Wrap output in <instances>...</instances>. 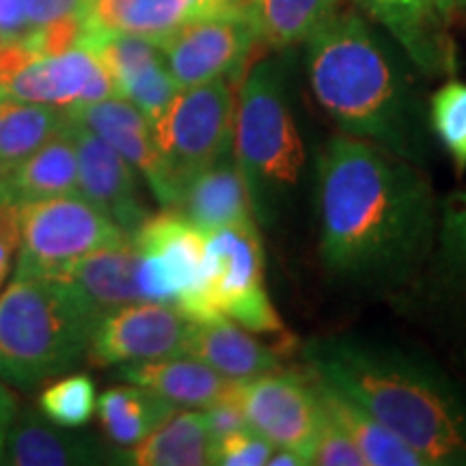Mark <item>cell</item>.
<instances>
[{
    "label": "cell",
    "mask_w": 466,
    "mask_h": 466,
    "mask_svg": "<svg viewBox=\"0 0 466 466\" xmlns=\"http://www.w3.org/2000/svg\"><path fill=\"white\" fill-rule=\"evenodd\" d=\"M195 17L190 0H91L86 25L162 44Z\"/></svg>",
    "instance_id": "cell-26"
},
{
    "label": "cell",
    "mask_w": 466,
    "mask_h": 466,
    "mask_svg": "<svg viewBox=\"0 0 466 466\" xmlns=\"http://www.w3.org/2000/svg\"><path fill=\"white\" fill-rule=\"evenodd\" d=\"M72 134L78 154V195L100 208L127 236H132L149 217L138 197L134 167L104 138L74 119Z\"/></svg>",
    "instance_id": "cell-16"
},
{
    "label": "cell",
    "mask_w": 466,
    "mask_h": 466,
    "mask_svg": "<svg viewBox=\"0 0 466 466\" xmlns=\"http://www.w3.org/2000/svg\"><path fill=\"white\" fill-rule=\"evenodd\" d=\"M67 115L96 132L115 151H119L147 179L151 192L162 203L165 199L162 162L154 137H151V124L141 110L126 97L113 96L102 102L89 104V106L67 110Z\"/></svg>",
    "instance_id": "cell-18"
},
{
    "label": "cell",
    "mask_w": 466,
    "mask_h": 466,
    "mask_svg": "<svg viewBox=\"0 0 466 466\" xmlns=\"http://www.w3.org/2000/svg\"><path fill=\"white\" fill-rule=\"evenodd\" d=\"M319 248L337 275L374 277L419 258L434 229V201L419 167L341 134L318 162Z\"/></svg>",
    "instance_id": "cell-1"
},
{
    "label": "cell",
    "mask_w": 466,
    "mask_h": 466,
    "mask_svg": "<svg viewBox=\"0 0 466 466\" xmlns=\"http://www.w3.org/2000/svg\"><path fill=\"white\" fill-rule=\"evenodd\" d=\"M15 415H17L15 395L11 393V389H7V384L0 380V462H5V445H7V436Z\"/></svg>",
    "instance_id": "cell-39"
},
{
    "label": "cell",
    "mask_w": 466,
    "mask_h": 466,
    "mask_svg": "<svg viewBox=\"0 0 466 466\" xmlns=\"http://www.w3.org/2000/svg\"><path fill=\"white\" fill-rule=\"evenodd\" d=\"M186 354L203 360L233 382L281 370V350L255 339L250 330L225 316L195 322Z\"/></svg>",
    "instance_id": "cell-20"
},
{
    "label": "cell",
    "mask_w": 466,
    "mask_h": 466,
    "mask_svg": "<svg viewBox=\"0 0 466 466\" xmlns=\"http://www.w3.org/2000/svg\"><path fill=\"white\" fill-rule=\"evenodd\" d=\"M458 14H466V0H456Z\"/></svg>",
    "instance_id": "cell-42"
},
{
    "label": "cell",
    "mask_w": 466,
    "mask_h": 466,
    "mask_svg": "<svg viewBox=\"0 0 466 466\" xmlns=\"http://www.w3.org/2000/svg\"><path fill=\"white\" fill-rule=\"evenodd\" d=\"M236 85L227 78L184 86L151 124L165 175V199L171 208L182 190L209 165L231 151Z\"/></svg>",
    "instance_id": "cell-6"
},
{
    "label": "cell",
    "mask_w": 466,
    "mask_h": 466,
    "mask_svg": "<svg viewBox=\"0 0 466 466\" xmlns=\"http://www.w3.org/2000/svg\"><path fill=\"white\" fill-rule=\"evenodd\" d=\"M91 0H33L31 3V35L39 28L69 20H86ZM28 35V37H31Z\"/></svg>",
    "instance_id": "cell-35"
},
{
    "label": "cell",
    "mask_w": 466,
    "mask_h": 466,
    "mask_svg": "<svg viewBox=\"0 0 466 466\" xmlns=\"http://www.w3.org/2000/svg\"><path fill=\"white\" fill-rule=\"evenodd\" d=\"M127 233L83 195L20 206L15 275L58 279L93 250L127 240Z\"/></svg>",
    "instance_id": "cell-8"
},
{
    "label": "cell",
    "mask_w": 466,
    "mask_h": 466,
    "mask_svg": "<svg viewBox=\"0 0 466 466\" xmlns=\"http://www.w3.org/2000/svg\"><path fill=\"white\" fill-rule=\"evenodd\" d=\"M430 126L458 173L466 171V83L450 80L430 100Z\"/></svg>",
    "instance_id": "cell-30"
},
{
    "label": "cell",
    "mask_w": 466,
    "mask_h": 466,
    "mask_svg": "<svg viewBox=\"0 0 466 466\" xmlns=\"http://www.w3.org/2000/svg\"><path fill=\"white\" fill-rule=\"evenodd\" d=\"M275 445L253 428H242L214 442V464L261 466L268 464Z\"/></svg>",
    "instance_id": "cell-34"
},
{
    "label": "cell",
    "mask_w": 466,
    "mask_h": 466,
    "mask_svg": "<svg viewBox=\"0 0 466 466\" xmlns=\"http://www.w3.org/2000/svg\"><path fill=\"white\" fill-rule=\"evenodd\" d=\"M195 319L168 302H132L104 316L93 330L86 359L93 367L184 357Z\"/></svg>",
    "instance_id": "cell-13"
},
{
    "label": "cell",
    "mask_w": 466,
    "mask_h": 466,
    "mask_svg": "<svg viewBox=\"0 0 466 466\" xmlns=\"http://www.w3.org/2000/svg\"><path fill=\"white\" fill-rule=\"evenodd\" d=\"M0 97H5V96H3V91H0Z\"/></svg>",
    "instance_id": "cell-44"
},
{
    "label": "cell",
    "mask_w": 466,
    "mask_h": 466,
    "mask_svg": "<svg viewBox=\"0 0 466 466\" xmlns=\"http://www.w3.org/2000/svg\"><path fill=\"white\" fill-rule=\"evenodd\" d=\"M268 464L270 466H305L307 460L302 458L300 453L279 447V451L272 453L270 460H268Z\"/></svg>",
    "instance_id": "cell-41"
},
{
    "label": "cell",
    "mask_w": 466,
    "mask_h": 466,
    "mask_svg": "<svg viewBox=\"0 0 466 466\" xmlns=\"http://www.w3.org/2000/svg\"><path fill=\"white\" fill-rule=\"evenodd\" d=\"M20 250V206L0 203V288L7 281Z\"/></svg>",
    "instance_id": "cell-37"
},
{
    "label": "cell",
    "mask_w": 466,
    "mask_h": 466,
    "mask_svg": "<svg viewBox=\"0 0 466 466\" xmlns=\"http://www.w3.org/2000/svg\"><path fill=\"white\" fill-rule=\"evenodd\" d=\"M195 7V15L214 14V11L233 9V7H247V0H190Z\"/></svg>",
    "instance_id": "cell-40"
},
{
    "label": "cell",
    "mask_w": 466,
    "mask_h": 466,
    "mask_svg": "<svg viewBox=\"0 0 466 466\" xmlns=\"http://www.w3.org/2000/svg\"><path fill=\"white\" fill-rule=\"evenodd\" d=\"M63 195H78V154H76L72 121L44 147L5 173L0 184V203H14V206Z\"/></svg>",
    "instance_id": "cell-22"
},
{
    "label": "cell",
    "mask_w": 466,
    "mask_h": 466,
    "mask_svg": "<svg viewBox=\"0 0 466 466\" xmlns=\"http://www.w3.org/2000/svg\"><path fill=\"white\" fill-rule=\"evenodd\" d=\"M309 464L318 466H365V460L360 456L352 439L343 432L333 419L324 412L319 421L316 441H313L311 453H309Z\"/></svg>",
    "instance_id": "cell-33"
},
{
    "label": "cell",
    "mask_w": 466,
    "mask_h": 466,
    "mask_svg": "<svg viewBox=\"0 0 466 466\" xmlns=\"http://www.w3.org/2000/svg\"><path fill=\"white\" fill-rule=\"evenodd\" d=\"M259 48L247 7L190 17L160 44L168 72L182 89L217 78L238 85Z\"/></svg>",
    "instance_id": "cell-10"
},
{
    "label": "cell",
    "mask_w": 466,
    "mask_h": 466,
    "mask_svg": "<svg viewBox=\"0 0 466 466\" xmlns=\"http://www.w3.org/2000/svg\"><path fill=\"white\" fill-rule=\"evenodd\" d=\"M305 357L313 374L387 425L428 466H466V398L434 367L354 337L313 341Z\"/></svg>",
    "instance_id": "cell-2"
},
{
    "label": "cell",
    "mask_w": 466,
    "mask_h": 466,
    "mask_svg": "<svg viewBox=\"0 0 466 466\" xmlns=\"http://www.w3.org/2000/svg\"><path fill=\"white\" fill-rule=\"evenodd\" d=\"M0 48H3V42H0Z\"/></svg>",
    "instance_id": "cell-45"
},
{
    "label": "cell",
    "mask_w": 466,
    "mask_h": 466,
    "mask_svg": "<svg viewBox=\"0 0 466 466\" xmlns=\"http://www.w3.org/2000/svg\"><path fill=\"white\" fill-rule=\"evenodd\" d=\"M441 242L451 281L466 299V192L453 195L442 212Z\"/></svg>",
    "instance_id": "cell-32"
},
{
    "label": "cell",
    "mask_w": 466,
    "mask_h": 466,
    "mask_svg": "<svg viewBox=\"0 0 466 466\" xmlns=\"http://www.w3.org/2000/svg\"><path fill=\"white\" fill-rule=\"evenodd\" d=\"M66 108L0 97V171L9 173L69 126Z\"/></svg>",
    "instance_id": "cell-27"
},
{
    "label": "cell",
    "mask_w": 466,
    "mask_h": 466,
    "mask_svg": "<svg viewBox=\"0 0 466 466\" xmlns=\"http://www.w3.org/2000/svg\"><path fill=\"white\" fill-rule=\"evenodd\" d=\"M229 395L240 406L248 428L275 447L300 453L309 464V453L322 421V406L311 374L277 370L248 380H236Z\"/></svg>",
    "instance_id": "cell-12"
},
{
    "label": "cell",
    "mask_w": 466,
    "mask_h": 466,
    "mask_svg": "<svg viewBox=\"0 0 466 466\" xmlns=\"http://www.w3.org/2000/svg\"><path fill=\"white\" fill-rule=\"evenodd\" d=\"M96 326L63 279L14 275L0 294V378L33 389L72 370Z\"/></svg>",
    "instance_id": "cell-4"
},
{
    "label": "cell",
    "mask_w": 466,
    "mask_h": 466,
    "mask_svg": "<svg viewBox=\"0 0 466 466\" xmlns=\"http://www.w3.org/2000/svg\"><path fill=\"white\" fill-rule=\"evenodd\" d=\"M171 209L203 233L255 220L247 182L231 151L190 179Z\"/></svg>",
    "instance_id": "cell-19"
},
{
    "label": "cell",
    "mask_w": 466,
    "mask_h": 466,
    "mask_svg": "<svg viewBox=\"0 0 466 466\" xmlns=\"http://www.w3.org/2000/svg\"><path fill=\"white\" fill-rule=\"evenodd\" d=\"M137 466H203L214 464V439L203 412H175L147 439L124 453Z\"/></svg>",
    "instance_id": "cell-25"
},
{
    "label": "cell",
    "mask_w": 466,
    "mask_h": 466,
    "mask_svg": "<svg viewBox=\"0 0 466 466\" xmlns=\"http://www.w3.org/2000/svg\"><path fill=\"white\" fill-rule=\"evenodd\" d=\"M97 415L110 442L134 447L177 412L162 395L138 387H113L97 400Z\"/></svg>",
    "instance_id": "cell-28"
},
{
    "label": "cell",
    "mask_w": 466,
    "mask_h": 466,
    "mask_svg": "<svg viewBox=\"0 0 466 466\" xmlns=\"http://www.w3.org/2000/svg\"><path fill=\"white\" fill-rule=\"evenodd\" d=\"M341 0H247V11L259 44L285 50L305 44L319 26L339 11Z\"/></svg>",
    "instance_id": "cell-29"
},
{
    "label": "cell",
    "mask_w": 466,
    "mask_h": 466,
    "mask_svg": "<svg viewBox=\"0 0 466 466\" xmlns=\"http://www.w3.org/2000/svg\"><path fill=\"white\" fill-rule=\"evenodd\" d=\"M387 28L410 61L428 76L451 74L456 48L450 35L456 0H357Z\"/></svg>",
    "instance_id": "cell-15"
},
{
    "label": "cell",
    "mask_w": 466,
    "mask_h": 466,
    "mask_svg": "<svg viewBox=\"0 0 466 466\" xmlns=\"http://www.w3.org/2000/svg\"><path fill=\"white\" fill-rule=\"evenodd\" d=\"M78 46L96 52L113 78L116 96L130 100L149 124L158 119L175 93L182 89L168 72L160 46L149 39L85 25Z\"/></svg>",
    "instance_id": "cell-14"
},
{
    "label": "cell",
    "mask_w": 466,
    "mask_h": 466,
    "mask_svg": "<svg viewBox=\"0 0 466 466\" xmlns=\"http://www.w3.org/2000/svg\"><path fill=\"white\" fill-rule=\"evenodd\" d=\"M305 44L313 96L337 126L419 165L425 149L419 113L398 66L363 15L335 11Z\"/></svg>",
    "instance_id": "cell-3"
},
{
    "label": "cell",
    "mask_w": 466,
    "mask_h": 466,
    "mask_svg": "<svg viewBox=\"0 0 466 466\" xmlns=\"http://www.w3.org/2000/svg\"><path fill=\"white\" fill-rule=\"evenodd\" d=\"M184 311L195 322L225 316L250 333H283V319L266 289L255 220L206 233L203 283Z\"/></svg>",
    "instance_id": "cell-7"
},
{
    "label": "cell",
    "mask_w": 466,
    "mask_h": 466,
    "mask_svg": "<svg viewBox=\"0 0 466 466\" xmlns=\"http://www.w3.org/2000/svg\"><path fill=\"white\" fill-rule=\"evenodd\" d=\"M130 238L138 250L143 300L184 309L199 294L206 270V233L167 208L145 218Z\"/></svg>",
    "instance_id": "cell-11"
},
{
    "label": "cell",
    "mask_w": 466,
    "mask_h": 466,
    "mask_svg": "<svg viewBox=\"0 0 466 466\" xmlns=\"http://www.w3.org/2000/svg\"><path fill=\"white\" fill-rule=\"evenodd\" d=\"M33 0H0V42L3 46H25L31 35Z\"/></svg>",
    "instance_id": "cell-36"
},
{
    "label": "cell",
    "mask_w": 466,
    "mask_h": 466,
    "mask_svg": "<svg viewBox=\"0 0 466 466\" xmlns=\"http://www.w3.org/2000/svg\"><path fill=\"white\" fill-rule=\"evenodd\" d=\"M231 154L255 217L272 220L281 199L300 182L307 160L275 58H255L238 83Z\"/></svg>",
    "instance_id": "cell-5"
},
{
    "label": "cell",
    "mask_w": 466,
    "mask_h": 466,
    "mask_svg": "<svg viewBox=\"0 0 466 466\" xmlns=\"http://www.w3.org/2000/svg\"><path fill=\"white\" fill-rule=\"evenodd\" d=\"M203 415H206L209 434H212L214 442L225 439L227 434L238 432V430H242V428H248V423L242 415L240 406L233 401L231 395H227L225 400H220L214 406L206 408V412H203Z\"/></svg>",
    "instance_id": "cell-38"
},
{
    "label": "cell",
    "mask_w": 466,
    "mask_h": 466,
    "mask_svg": "<svg viewBox=\"0 0 466 466\" xmlns=\"http://www.w3.org/2000/svg\"><path fill=\"white\" fill-rule=\"evenodd\" d=\"M96 406V384L86 374L61 378L39 395V410L58 428H83L91 421Z\"/></svg>",
    "instance_id": "cell-31"
},
{
    "label": "cell",
    "mask_w": 466,
    "mask_h": 466,
    "mask_svg": "<svg viewBox=\"0 0 466 466\" xmlns=\"http://www.w3.org/2000/svg\"><path fill=\"white\" fill-rule=\"evenodd\" d=\"M119 376L130 384H138L162 395L173 406L203 408V410L225 400L233 384V380H227L217 370L188 354L127 363L119 370Z\"/></svg>",
    "instance_id": "cell-21"
},
{
    "label": "cell",
    "mask_w": 466,
    "mask_h": 466,
    "mask_svg": "<svg viewBox=\"0 0 466 466\" xmlns=\"http://www.w3.org/2000/svg\"><path fill=\"white\" fill-rule=\"evenodd\" d=\"M0 91L22 102L76 110L116 96L104 63L85 46L39 56L25 46L0 48Z\"/></svg>",
    "instance_id": "cell-9"
},
{
    "label": "cell",
    "mask_w": 466,
    "mask_h": 466,
    "mask_svg": "<svg viewBox=\"0 0 466 466\" xmlns=\"http://www.w3.org/2000/svg\"><path fill=\"white\" fill-rule=\"evenodd\" d=\"M319 406L352 439L367 466H428L423 456L387 425L374 419L352 398L311 371Z\"/></svg>",
    "instance_id": "cell-23"
},
{
    "label": "cell",
    "mask_w": 466,
    "mask_h": 466,
    "mask_svg": "<svg viewBox=\"0 0 466 466\" xmlns=\"http://www.w3.org/2000/svg\"><path fill=\"white\" fill-rule=\"evenodd\" d=\"M63 279L100 322L116 309L143 302L138 288V250L132 238L80 258Z\"/></svg>",
    "instance_id": "cell-17"
},
{
    "label": "cell",
    "mask_w": 466,
    "mask_h": 466,
    "mask_svg": "<svg viewBox=\"0 0 466 466\" xmlns=\"http://www.w3.org/2000/svg\"><path fill=\"white\" fill-rule=\"evenodd\" d=\"M3 177H5V173H3V171H0V184H3Z\"/></svg>",
    "instance_id": "cell-43"
},
{
    "label": "cell",
    "mask_w": 466,
    "mask_h": 466,
    "mask_svg": "<svg viewBox=\"0 0 466 466\" xmlns=\"http://www.w3.org/2000/svg\"><path fill=\"white\" fill-rule=\"evenodd\" d=\"M106 456L97 441L58 430L33 410L15 415L5 445V464L15 466L100 464Z\"/></svg>",
    "instance_id": "cell-24"
}]
</instances>
